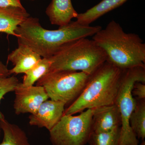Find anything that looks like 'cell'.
I'll return each mask as SVG.
<instances>
[{"mask_svg": "<svg viewBox=\"0 0 145 145\" xmlns=\"http://www.w3.org/2000/svg\"><path fill=\"white\" fill-rule=\"evenodd\" d=\"M102 28L71 21L56 30H48L41 26L38 18L30 16L18 27L16 33L18 43L27 46L42 58H48L66 44L93 36Z\"/></svg>", "mask_w": 145, "mask_h": 145, "instance_id": "1", "label": "cell"}, {"mask_svg": "<svg viewBox=\"0 0 145 145\" xmlns=\"http://www.w3.org/2000/svg\"><path fill=\"white\" fill-rule=\"evenodd\" d=\"M92 40L103 50L106 61L121 70L145 68V44L140 36L127 33L114 20L93 36Z\"/></svg>", "mask_w": 145, "mask_h": 145, "instance_id": "2", "label": "cell"}, {"mask_svg": "<svg viewBox=\"0 0 145 145\" xmlns=\"http://www.w3.org/2000/svg\"><path fill=\"white\" fill-rule=\"evenodd\" d=\"M122 71L106 61L90 75L82 92L65 110L64 114L73 115L85 110L115 103Z\"/></svg>", "mask_w": 145, "mask_h": 145, "instance_id": "3", "label": "cell"}, {"mask_svg": "<svg viewBox=\"0 0 145 145\" xmlns=\"http://www.w3.org/2000/svg\"><path fill=\"white\" fill-rule=\"evenodd\" d=\"M49 71H81L91 75L106 61V55L93 40L82 38L69 42L50 58Z\"/></svg>", "mask_w": 145, "mask_h": 145, "instance_id": "4", "label": "cell"}, {"mask_svg": "<svg viewBox=\"0 0 145 145\" xmlns=\"http://www.w3.org/2000/svg\"><path fill=\"white\" fill-rule=\"evenodd\" d=\"M145 84V68L137 67L123 71L120 87L115 103L119 108L121 117V131L118 145H139V141L130 125L131 115L137 100L131 93L135 83Z\"/></svg>", "mask_w": 145, "mask_h": 145, "instance_id": "5", "label": "cell"}, {"mask_svg": "<svg viewBox=\"0 0 145 145\" xmlns=\"http://www.w3.org/2000/svg\"><path fill=\"white\" fill-rule=\"evenodd\" d=\"M90 75L81 71H49L36 82V86L44 88L49 99L61 101L66 105L80 96Z\"/></svg>", "mask_w": 145, "mask_h": 145, "instance_id": "6", "label": "cell"}, {"mask_svg": "<svg viewBox=\"0 0 145 145\" xmlns=\"http://www.w3.org/2000/svg\"><path fill=\"white\" fill-rule=\"evenodd\" d=\"M93 109H88L77 116L63 115L50 130L53 145H86L92 133Z\"/></svg>", "mask_w": 145, "mask_h": 145, "instance_id": "7", "label": "cell"}, {"mask_svg": "<svg viewBox=\"0 0 145 145\" xmlns=\"http://www.w3.org/2000/svg\"><path fill=\"white\" fill-rule=\"evenodd\" d=\"M14 91L13 108L17 115L34 114L44 102L49 99L45 89L41 86H26L19 82Z\"/></svg>", "mask_w": 145, "mask_h": 145, "instance_id": "8", "label": "cell"}, {"mask_svg": "<svg viewBox=\"0 0 145 145\" xmlns=\"http://www.w3.org/2000/svg\"><path fill=\"white\" fill-rule=\"evenodd\" d=\"M65 104L59 101L47 100L40 105L34 114L29 117V124L50 130L64 115Z\"/></svg>", "mask_w": 145, "mask_h": 145, "instance_id": "9", "label": "cell"}, {"mask_svg": "<svg viewBox=\"0 0 145 145\" xmlns=\"http://www.w3.org/2000/svg\"><path fill=\"white\" fill-rule=\"evenodd\" d=\"M92 132H108L120 127L121 117L116 104L93 109Z\"/></svg>", "mask_w": 145, "mask_h": 145, "instance_id": "10", "label": "cell"}, {"mask_svg": "<svg viewBox=\"0 0 145 145\" xmlns=\"http://www.w3.org/2000/svg\"><path fill=\"white\" fill-rule=\"evenodd\" d=\"M18 44V47L8 54L7 57V61L11 62L14 66L9 71L10 75L25 73L42 58L26 45Z\"/></svg>", "mask_w": 145, "mask_h": 145, "instance_id": "11", "label": "cell"}, {"mask_svg": "<svg viewBox=\"0 0 145 145\" xmlns=\"http://www.w3.org/2000/svg\"><path fill=\"white\" fill-rule=\"evenodd\" d=\"M46 13L52 24L59 27L68 24L78 14L71 0H52L46 8Z\"/></svg>", "mask_w": 145, "mask_h": 145, "instance_id": "12", "label": "cell"}, {"mask_svg": "<svg viewBox=\"0 0 145 145\" xmlns=\"http://www.w3.org/2000/svg\"><path fill=\"white\" fill-rule=\"evenodd\" d=\"M29 16L24 7L0 8V32L17 37V27Z\"/></svg>", "mask_w": 145, "mask_h": 145, "instance_id": "13", "label": "cell"}, {"mask_svg": "<svg viewBox=\"0 0 145 145\" xmlns=\"http://www.w3.org/2000/svg\"><path fill=\"white\" fill-rule=\"evenodd\" d=\"M127 0H103L84 13H78L76 22L82 25H89L101 16L119 7Z\"/></svg>", "mask_w": 145, "mask_h": 145, "instance_id": "14", "label": "cell"}, {"mask_svg": "<svg viewBox=\"0 0 145 145\" xmlns=\"http://www.w3.org/2000/svg\"><path fill=\"white\" fill-rule=\"evenodd\" d=\"M0 128L3 133L0 145H31L24 131L18 125L4 118L0 119Z\"/></svg>", "mask_w": 145, "mask_h": 145, "instance_id": "15", "label": "cell"}, {"mask_svg": "<svg viewBox=\"0 0 145 145\" xmlns=\"http://www.w3.org/2000/svg\"><path fill=\"white\" fill-rule=\"evenodd\" d=\"M130 125L136 137L142 140L145 137V101H137L134 110L131 115Z\"/></svg>", "mask_w": 145, "mask_h": 145, "instance_id": "16", "label": "cell"}, {"mask_svg": "<svg viewBox=\"0 0 145 145\" xmlns=\"http://www.w3.org/2000/svg\"><path fill=\"white\" fill-rule=\"evenodd\" d=\"M51 65L50 58H42L35 65L24 73L22 83L25 86H34L40 78L49 72Z\"/></svg>", "mask_w": 145, "mask_h": 145, "instance_id": "17", "label": "cell"}, {"mask_svg": "<svg viewBox=\"0 0 145 145\" xmlns=\"http://www.w3.org/2000/svg\"><path fill=\"white\" fill-rule=\"evenodd\" d=\"M120 131V127L108 132H92L88 143L90 145H118Z\"/></svg>", "mask_w": 145, "mask_h": 145, "instance_id": "18", "label": "cell"}, {"mask_svg": "<svg viewBox=\"0 0 145 145\" xmlns=\"http://www.w3.org/2000/svg\"><path fill=\"white\" fill-rule=\"evenodd\" d=\"M19 83L18 78L13 75L0 78V103L6 94L14 91ZM4 118V115L0 111V119Z\"/></svg>", "mask_w": 145, "mask_h": 145, "instance_id": "19", "label": "cell"}, {"mask_svg": "<svg viewBox=\"0 0 145 145\" xmlns=\"http://www.w3.org/2000/svg\"><path fill=\"white\" fill-rule=\"evenodd\" d=\"M133 96L137 98V101L145 100V84L144 83L137 82L135 83L131 90Z\"/></svg>", "mask_w": 145, "mask_h": 145, "instance_id": "20", "label": "cell"}, {"mask_svg": "<svg viewBox=\"0 0 145 145\" xmlns=\"http://www.w3.org/2000/svg\"><path fill=\"white\" fill-rule=\"evenodd\" d=\"M23 7L21 0H0V8Z\"/></svg>", "mask_w": 145, "mask_h": 145, "instance_id": "21", "label": "cell"}, {"mask_svg": "<svg viewBox=\"0 0 145 145\" xmlns=\"http://www.w3.org/2000/svg\"><path fill=\"white\" fill-rule=\"evenodd\" d=\"M9 71L7 66L0 60V78L10 76Z\"/></svg>", "mask_w": 145, "mask_h": 145, "instance_id": "22", "label": "cell"}, {"mask_svg": "<svg viewBox=\"0 0 145 145\" xmlns=\"http://www.w3.org/2000/svg\"><path fill=\"white\" fill-rule=\"evenodd\" d=\"M140 145H145V142L144 140H143L142 142L141 143Z\"/></svg>", "mask_w": 145, "mask_h": 145, "instance_id": "23", "label": "cell"}, {"mask_svg": "<svg viewBox=\"0 0 145 145\" xmlns=\"http://www.w3.org/2000/svg\"><path fill=\"white\" fill-rule=\"evenodd\" d=\"M1 128H0V136H1Z\"/></svg>", "mask_w": 145, "mask_h": 145, "instance_id": "24", "label": "cell"}, {"mask_svg": "<svg viewBox=\"0 0 145 145\" xmlns=\"http://www.w3.org/2000/svg\"><path fill=\"white\" fill-rule=\"evenodd\" d=\"M29 1H36V0H29Z\"/></svg>", "mask_w": 145, "mask_h": 145, "instance_id": "25", "label": "cell"}]
</instances>
